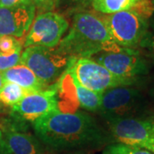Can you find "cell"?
I'll list each match as a JSON object with an SVG mask.
<instances>
[{
  "label": "cell",
  "instance_id": "cell-1",
  "mask_svg": "<svg viewBox=\"0 0 154 154\" xmlns=\"http://www.w3.org/2000/svg\"><path fill=\"white\" fill-rule=\"evenodd\" d=\"M32 125L45 147L57 152L101 148L110 141V133L84 111H56L38 118Z\"/></svg>",
  "mask_w": 154,
  "mask_h": 154
},
{
  "label": "cell",
  "instance_id": "cell-2",
  "mask_svg": "<svg viewBox=\"0 0 154 154\" xmlns=\"http://www.w3.org/2000/svg\"><path fill=\"white\" fill-rule=\"evenodd\" d=\"M72 58L91 57L100 51L116 49L99 14L88 11L75 13L69 33L57 45Z\"/></svg>",
  "mask_w": 154,
  "mask_h": 154
},
{
  "label": "cell",
  "instance_id": "cell-3",
  "mask_svg": "<svg viewBox=\"0 0 154 154\" xmlns=\"http://www.w3.org/2000/svg\"><path fill=\"white\" fill-rule=\"evenodd\" d=\"M71 59L58 46H28L22 51L20 63L30 69L48 88L65 73Z\"/></svg>",
  "mask_w": 154,
  "mask_h": 154
},
{
  "label": "cell",
  "instance_id": "cell-4",
  "mask_svg": "<svg viewBox=\"0 0 154 154\" xmlns=\"http://www.w3.org/2000/svg\"><path fill=\"white\" fill-rule=\"evenodd\" d=\"M116 76L135 84L148 74V65L140 52L134 48L118 46L108 51H100L91 57Z\"/></svg>",
  "mask_w": 154,
  "mask_h": 154
},
{
  "label": "cell",
  "instance_id": "cell-5",
  "mask_svg": "<svg viewBox=\"0 0 154 154\" xmlns=\"http://www.w3.org/2000/svg\"><path fill=\"white\" fill-rule=\"evenodd\" d=\"M110 137L117 143L146 149L154 153V116L105 120Z\"/></svg>",
  "mask_w": 154,
  "mask_h": 154
},
{
  "label": "cell",
  "instance_id": "cell-6",
  "mask_svg": "<svg viewBox=\"0 0 154 154\" xmlns=\"http://www.w3.org/2000/svg\"><path fill=\"white\" fill-rule=\"evenodd\" d=\"M66 72L74 82L83 88L100 94L116 87L134 85L116 76L103 65L89 57L72 58Z\"/></svg>",
  "mask_w": 154,
  "mask_h": 154
},
{
  "label": "cell",
  "instance_id": "cell-7",
  "mask_svg": "<svg viewBox=\"0 0 154 154\" xmlns=\"http://www.w3.org/2000/svg\"><path fill=\"white\" fill-rule=\"evenodd\" d=\"M100 16L113 42L122 47L135 49L148 31L149 21L130 10Z\"/></svg>",
  "mask_w": 154,
  "mask_h": 154
},
{
  "label": "cell",
  "instance_id": "cell-8",
  "mask_svg": "<svg viewBox=\"0 0 154 154\" xmlns=\"http://www.w3.org/2000/svg\"><path fill=\"white\" fill-rule=\"evenodd\" d=\"M69 28L65 17L53 11L41 12L34 17L23 46H57Z\"/></svg>",
  "mask_w": 154,
  "mask_h": 154
},
{
  "label": "cell",
  "instance_id": "cell-9",
  "mask_svg": "<svg viewBox=\"0 0 154 154\" xmlns=\"http://www.w3.org/2000/svg\"><path fill=\"white\" fill-rule=\"evenodd\" d=\"M142 95L140 90L131 86H119L102 94L99 112L105 120L111 118L134 117L140 110Z\"/></svg>",
  "mask_w": 154,
  "mask_h": 154
},
{
  "label": "cell",
  "instance_id": "cell-10",
  "mask_svg": "<svg viewBox=\"0 0 154 154\" xmlns=\"http://www.w3.org/2000/svg\"><path fill=\"white\" fill-rule=\"evenodd\" d=\"M57 85L51 88L26 94L19 103L12 107V116L33 123L38 118L59 110Z\"/></svg>",
  "mask_w": 154,
  "mask_h": 154
},
{
  "label": "cell",
  "instance_id": "cell-11",
  "mask_svg": "<svg viewBox=\"0 0 154 154\" xmlns=\"http://www.w3.org/2000/svg\"><path fill=\"white\" fill-rule=\"evenodd\" d=\"M0 130L5 154H46L44 145L28 132L27 122L12 116Z\"/></svg>",
  "mask_w": 154,
  "mask_h": 154
},
{
  "label": "cell",
  "instance_id": "cell-12",
  "mask_svg": "<svg viewBox=\"0 0 154 154\" xmlns=\"http://www.w3.org/2000/svg\"><path fill=\"white\" fill-rule=\"evenodd\" d=\"M32 3L14 7H0V36L22 38L28 33L35 17Z\"/></svg>",
  "mask_w": 154,
  "mask_h": 154
},
{
  "label": "cell",
  "instance_id": "cell-13",
  "mask_svg": "<svg viewBox=\"0 0 154 154\" xmlns=\"http://www.w3.org/2000/svg\"><path fill=\"white\" fill-rule=\"evenodd\" d=\"M2 75L5 82L15 83L28 93L47 89L30 69L21 63L2 72Z\"/></svg>",
  "mask_w": 154,
  "mask_h": 154
},
{
  "label": "cell",
  "instance_id": "cell-14",
  "mask_svg": "<svg viewBox=\"0 0 154 154\" xmlns=\"http://www.w3.org/2000/svg\"><path fill=\"white\" fill-rule=\"evenodd\" d=\"M74 85L80 105L84 110L90 112H99L102 102V94L83 88L75 82H74Z\"/></svg>",
  "mask_w": 154,
  "mask_h": 154
},
{
  "label": "cell",
  "instance_id": "cell-15",
  "mask_svg": "<svg viewBox=\"0 0 154 154\" xmlns=\"http://www.w3.org/2000/svg\"><path fill=\"white\" fill-rule=\"evenodd\" d=\"M140 0H94L93 8L100 14L109 15L120 11H129Z\"/></svg>",
  "mask_w": 154,
  "mask_h": 154
},
{
  "label": "cell",
  "instance_id": "cell-16",
  "mask_svg": "<svg viewBox=\"0 0 154 154\" xmlns=\"http://www.w3.org/2000/svg\"><path fill=\"white\" fill-rule=\"evenodd\" d=\"M28 94V92L12 82H5L0 89V102L7 106L13 107Z\"/></svg>",
  "mask_w": 154,
  "mask_h": 154
},
{
  "label": "cell",
  "instance_id": "cell-17",
  "mask_svg": "<svg viewBox=\"0 0 154 154\" xmlns=\"http://www.w3.org/2000/svg\"><path fill=\"white\" fill-rule=\"evenodd\" d=\"M102 154H154L146 149L122 143L110 144L106 146Z\"/></svg>",
  "mask_w": 154,
  "mask_h": 154
},
{
  "label": "cell",
  "instance_id": "cell-18",
  "mask_svg": "<svg viewBox=\"0 0 154 154\" xmlns=\"http://www.w3.org/2000/svg\"><path fill=\"white\" fill-rule=\"evenodd\" d=\"M22 49H18L11 54L0 52V72H4L20 63Z\"/></svg>",
  "mask_w": 154,
  "mask_h": 154
},
{
  "label": "cell",
  "instance_id": "cell-19",
  "mask_svg": "<svg viewBox=\"0 0 154 154\" xmlns=\"http://www.w3.org/2000/svg\"><path fill=\"white\" fill-rule=\"evenodd\" d=\"M22 42L17 38L9 35L0 36V52L11 54L18 49L22 48Z\"/></svg>",
  "mask_w": 154,
  "mask_h": 154
},
{
  "label": "cell",
  "instance_id": "cell-20",
  "mask_svg": "<svg viewBox=\"0 0 154 154\" xmlns=\"http://www.w3.org/2000/svg\"><path fill=\"white\" fill-rule=\"evenodd\" d=\"M130 11L135 12L144 19L149 21L154 14V4L152 0H140Z\"/></svg>",
  "mask_w": 154,
  "mask_h": 154
},
{
  "label": "cell",
  "instance_id": "cell-21",
  "mask_svg": "<svg viewBox=\"0 0 154 154\" xmlns=\"http://www.w3.org/2000/svg\"><path fill=\"white\" fill-rule=\"evenodd\" d=\"M138 47H140L151 59L154 61V31H147Z\"/></svg>",
  "mask_w": 154,
  "mask_h": 154
},
{
  "label": "cell",
  "instance_id": "cell-22",
  "mask_svg": "<svg viewBox=\"0 0 154 154\" xmlns=\"http://www.w3.org/2000/svg\"><path fill=\"white\" fill-rule=\"evenodd\" d=\"M36 9L44 11H52L58 5L59 0H29Z\"/></svg>",
  "mask_w": 154,
  "mask_h": 154
},
{
  "label": "cell",
  "instance_id": "cell-23",
  "mask_svg": "<svg viewBox=\"0 0 154 154\" xmlns=\"http://www.w3.org/2000/svg\"><path fill=\"white\" fill-rule=\"evenodd\" d=\"M94 0H65L68 5L77 10H84L88 5H92Z\"/></svg>",
  "mask_w": 154,
  "mask_h": 154
},
{
  "label": "cell",
  "instance_id": "cell-24",
  "mask_svg": "<svg viewBox=\"0 0 154 154\" xmlns=\"http://www.w3.org/2000/svg\"><path fill=\"white\" fill-rule=\"evenodd\" d=\"M30 3L29 0H0V7H14Z\"/></svg>",
  "mask_w": 154,
  "mask_h": 154
},
{
  "label": "cell",
  "instance_id": "cell-25",
  "mask_svg": "<svg viewBox=\"0 0 154 154\" xmlns=\"http://www.w3.org/2000/svg\"><path fill=\"white\" fill-rule=\"evenodd\" d=\"M63 154H90L88 152H86L84 151H71V152H68Z\"/></svg>",
  "mask_w": 154,
  "mask_h": 154
},
{
  "label": "cell",
  "instance_id": "cell-26",
  "mask_svg": "<svg viewBox=\"0 0 154 154\" xmlns=\"http://www.w3.org/2000/svg\"><path fill=\"white\" fill-rule=\"evenodd\" d=\"M149 26L152 28V29L154 31V14L152 17L150 18V20H149Z\"/></svg>",
  "mask_w": 154,
  "mask_h": 154
},
{
  "label": "cell",
  "instance_id": "cell-27",
  "mask_svg": "<svg viewBox=\"0 0 154 154\" xmlns=\"http://www.w3.org/2000/svg\"><path fill=\"white\" fill-rule=\"evenodd\" d=\"M5 83V80H4V77H3V75H2V72H0V89L1 88L4 86V84Z\"/></svg>",
  "mask_w": 154,
  "mask_h": 154
},
{
  "label": "cell",
  "instance_id": "cell-28",
  "mask_svg": "<svg viewBox=\"0 0 154 154\" xmlns=\"http://www.w3.org/2000/svg\"><path fill=\"white\" fill-rule=\"evenodd\" d=\"M152 97H153L154 99V87L152 88Z\"/></svg>",
  "mask_w": 154,
  "mask_h": 154
},
{
  "label": "cell",
  "instance_id": "cell-29",
  "mask_svg": "<svg viewBox=\"0 0 154 154\" xmlns=\"http://www.w3.org/2000/svg\"><path fill=\"white\" fill-rule=\"evenodd\" d=\"M0 154H4V152L2 150H0Z\"/></svg>",
  "mask_w": 154,
  "mask_h": 154
},
{
  "label": "cell",
  "instance_id": "cell-30",
  "mask_svg": "<svg viewBox=\"0 0 154 154\" xmlns=\"http://www.w3.org/2000/svg\"><path fill=\"white\" fill-rule=\"evenodd\" d=\"M152 3H153V4H154V0H152Z\"/></svg>",
  "mask_w": 154,
  "mask_h": 154
}]
</instances>
